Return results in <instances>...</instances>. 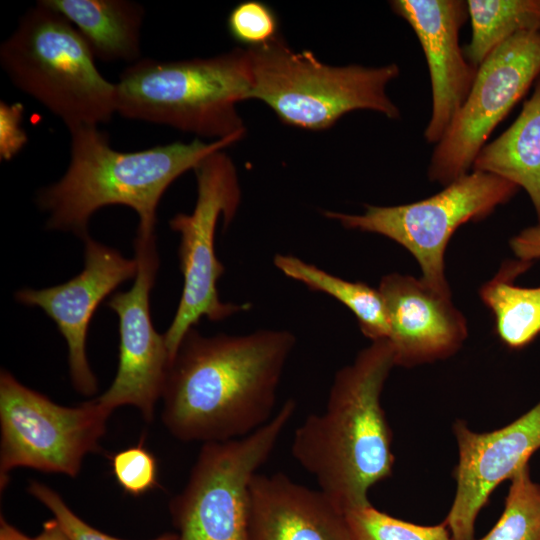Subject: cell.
<instances>
[{
  "label": "cell",
  "mask_w": 540,
  "mask_h": 540,
  "mask_svg": "<svg viewBox=\"0 0 540 540\" xmlns=\"http://www.w3.org/2000/svg\"><path fill=\"white\" fill-rule=\"evenodd\" d=\"M394 366L389 341H372L336 372L324 410L295 429L292 457L345 513L370 504V489L392 474V431L381 394Z\"/></svg>",
  "instance_id": "2"
},
{
  "label": "cell",
  "mask_w": 540,
  "mask_h": 540,
  "mask_svg": "<svg viewBox=\"0 0 540 540\" xmlns=\"http://www.w3.org/2000/svg\"><path fill=\"white\" fill-rule=\"evenodd\" d=\"M197 197L193 211L178 213L169 221L180 235L179 261L184 283L175 316L163 334L174 357L186 333L202 317L220 321L249 309V304L222 302L217 281L225 268L215 254V233L219 220L226 229L241 201L236 167L223 150L214 152L195 168Z\"/></svg>",
  "instance_id": "9"
},
{
  "label": "cell",
  "mask_w": 540,
  "mask_h": 540,
  "mask_svg": "<svg viewBox=\"0 0 540 540\" xmlns=\"http://www.w3.org/2000/svg\"><path fill=\"white\" fill-rule=\"evenodd\" d=\"M252 70L247 48L209 58H141L116 82L117 113L198 137L243 139L237 105L250 99Z\"/></svg>",
  "instance_id": "4"
},
{
  "label": "cell",
  "mask_w": 540,
  "mask_h": 540,
  "mask_svg": "<svg viewBox=\"0 0 540 540\" xmlns=\"http://www.w3.org/2000/svg\"><path fill=\"white\" fill-rule=\"evenodd\" d=\"M471 39L467 60L479 67L501 44L521 32L540 31V0H468Z\"/></svg>",
  "instance_id": "22"
},
{
  "label": "cell",
  "mask_w": 540,
  "mask_h": 540,
  "mask_svg": "<svg viewBox=\"0 0 540 540\" xmlns=\"http://www.w3.org/2000/svg\"><path fill=\"white\" fill-rule=\"evenodd\" d=\"M274 265L286 277L312 291L325 293L347 307L356 317L364 336L372 341L387 339L389 324L385 304L378 289L351 282L288 254H276Z\"/></svg>",
  "instance_id": "21"
},
{
  "label": "cell",
  "mask_w": 540,
  "mask_h": 540,
  "mask_svg": "<svg viewBox=\"0 0 540 540\" xmlns=\"http://www.w3.org/2000/svg\"><path fill=\"white\" fill-rule=\"evenodd\" d=\"M1 159H11L25 144L27 137L21 127L23 106L7 105L1 102Z\"/></svg>",
  "instance_id": "28"
},
{
  "label": "cell",
  "mask_w": 540,
  "mask_h": 540,
  "mask_svg": "<svg viewBox=\"0 0 540 540\" xmlns=\"http://www.w3.org/2000/svg\"><path fill=\"white\" fill-rule=\"evenodd\" d=\"M540 76V31L521 32L496 48L478 67L472 88L435 145L431 182L448 185L472 170L493 130Z\"/></svg>",
  "instance_id": "11"
},
{
  "label": "cell",
  "mask_w": 540,
  "mask_h": 540,
  "mask_svg": "<svg viewBox=\"0 0 540 540\" xmlns=\"http://www.w3.org/2000/svg\"><path fill=\"white\" fill-rule=\"evenodd\" d=\"M134 249L138 271L133 286L107 302L119 319L116 376L96 400L111 413L123 405L134 406L151 422L170 364L164 335L154 329L150 314V292L159 267L155 231L137 229Z\"/></svg>",
  "instance_id": "12"
},
{
  "label": "cell",
  "mask_w": 540,
  "mask_h": 540,
  "mask_svg": "<svg viewBox=\"0 0 540 540\" xmlns=\"http://www.w3.org/2000/svg\"><path fill=\"white\" fill-rule=\"evenodd\" d=\"M250 540H351L346 513L321 490L284 473H257L250 487Z\"/></svg>",
  "instance_id": "17"
},
{
  "label": "cell",
  "mask_w": 540,
  "mask_h": 540,
  "mask_svg": "<svg viewBox=\"0 0 540 540\" xmlns=\"http://www.w3.org/2000/svg\"><path fill=\"white\" fill-rule=\"evenodd\" d=\"M510 247L519 260L532 263L540 259V225L525 228L512 237Z\"/></svg>",
  "instance_id": "29"
},
{
  "label": "cell",
  "mask_w": 540,
  "mask_h": 540,
  "mask_svg": "<svg viewBox=\"0 0 540 540\" xmlns=\"http://www.w3.org/2000/svg\"><path fill=\"white\" fill-rule=\"evenodd\" d=\"M519 187L496 175L471 170L423 200L396 205H365L361 214L325 211L344 228L385 236L408 250L420 265V278L435 292L451 296L444 253L463 224L480 221L507 203Z\"/></svg>",
  "instance_id": "8"
},
{
  "label": "cell",
  "mask_w": 540,
  "mask_h": 540,
  "mask_svg": "<svg viewBox=\"0 0 540 540\" xmlns=\"http://www.w3.org/2000/svg\"><path fill=\"white\" fill-rule=\"evenodd\" d=\"M0 540H33L16 527L11 525L7 520L1 515L0 518Z\"/></svg>",
  "instance_id": "31"
},
{
  "label": "cell",
  "mask_w": 540,
  "mask_h": 540,
  "mask_svg": "<svg viewBox=\"0 0 540 540\" xmlns=\"http://www.w3.org/2000/svg\"><path fill=\"white\" fill-rule=\"evenodd\" d=\"M295 411V400L288 399L253 433L202 444L186 485L169 503L178 540H250L252 480Z\"/></svg>",
  "instance_id": "7"
},
{
  "label": "cell",
  "mask_w": 540,
  "mask_h": 540,
  "mask_svg": "<svg viewBox=\"0 0 540 540\" xmlns=\"http://www.w3.org/2000/svg\"><path fill=\"white\" fill-rule=\"evenodd\" d=\"M110 415L96 398L58 405L1 370V491L19 467L77 477L85 456L98 449Z\"/></svg>",
  "instance_id": "10"
},
{
  "label": "cell",
  "mask_w": 540,
  "mask_h": 540,
  "mask_svg": "<svg viewBox=\"0 0 540 540\" xmlns=\"http://www.w3.org/2000/svg\"><path fill=\"white\" fill-rule=\"evenodd\" d=\"M351 540H453L444 521L419 525L393 517L371 503L346 512Z\"/></svg>",
  "instance_id": "24"
},
{
  "label": "cell",
  "mask_w": 540,
  "mask_h": 540,
  "mask_svg": "<svg viewBox=\"0 0 540 540\" xmlns=\"http://www.w3.org/2000/svg\"><path fill=\"white\" fill-rule=\"evenodd\" d=\"M458 446L456 491L444 520L453 540H475V522L492 492L510 480L540 449V401L508 425L489 432L453 424Z\"/></svg>",
  "instance_id": "13"
},
{
  "label": "cell",
  "mask_w": 540,
  "mask_h": 540,
  "mask_svg": "<svg viewBox=\"0 0 540 540\" xmlns=\"http://www.w3.org/2000/svg\"><path fill=\"white\" fill-rule=\"evenodd\" d=\"M33 540H69L55 519L46 521L41 532Z\"/></svg>",
  "instance_id": "30"
},
{
  "label": "cell",
  "mask_w": 540,
  "mask_h": 540,
  "mask_svg": "<svg viewBox=\"0 0 540 540\" xmlns=\"http://www.w3.org/2000/svg\"><path fill=\"white\" fill-rule=\"evenodd\" d=\"M479 540H540V485L532 480L529 464L510 479L500 518Z\"/></svg>",
  "instance_id": "23"
},
{
  "label": "cell",
  "mask_w": 540,
  "mask_h": 540,
  "mask_svg": "<svg viewBox=\"0 0 540 540\" xmlns=\"http://www.w3.org/2000/svg\"><path fill=\"white\" fill-rule=\"evenodd\" d=\"M84 241V268L66 283L44 289L25 288L15 299L27 306L41 308L56 324L68 348L72 384L77 392L91 396L97 380L86 355V337L90 320L98 305L121 283L135 278L136 259L125 258L116 249L92 239Z\"/></svg>",
  "instance_id": "14"
},
{
  "label": "cell",
  "mask_w": 540,
  "mask_h": 540,
  "mask_svg": "<svg viewBox=\"0 0 540 540\" xmlns=\"http://www.w3.org/2000/svg\"><path fill=\"white\" fill-rule=\"evenodd\" d=\"M79 31L95 59L134 64L141 59L145 11L129 0H42Z\"/></svg>",
  "instance_id": "18"
},
{
  "label": "cell",
  "mask_w": 540,
  "mask_h": 540,
  "mask_svg": "<svg viewBox=\"0 0 540 540\" xmlns=\"http://www.w3.org/2000/svg\"><path fill=\"white\" fill-rule=\"evenodd\" d=\"M75 26L42 0L0 46L11 83L62 120L68 130L99 126L117 113L116 83L98 71Z\"/></svg>",
  "instance_id": "5"
},
{
  "label": "cell",
  "mask_w": 540,
  "mask_h": 540,
  "mask_svg": "<svg viewBox=\"0 0 540 540\" xmlns=\"http://www.w3.org/2000/svg\"><path fill=\"white\" fill-rule=\"evenodd\" d=\"M227 28L230 36L246 48L263 46L280 34L275 11L257 0L237 4L229 13Z\"/></svg>",
  "instance_id": "25"
},
{
  "label": "cell",
  "mask_w": 540,
  "mask_h": 540,
  "mask_svg": "<svg viewBox=\"0 0 540 540\" xmlns=\"http://www.w3.org/2000/svg\"><path fill=\"white\" fill-rule=\"evenodd\" d=\"M472 170L496 175L523 188L540 225V76L516 120L481 149Z\"/></svg>",
  "instance_id": "19"
},
{
  "label": "cell",
  "mask_w": 540,
  "mask_h": 540,
  "mask_svg": "<svg viewBox=\"0 0 540 540\" xmlns=\"http://www.w3.org/2000/svg\"><path fill=\"white\" fill-rule=\"evenodd\" d=\"M111 464L117 483L127 494L140 496L158 486L157 461L142 443L115 453Z\"/></svg>",
  "instance_id": "26"
},
{
  "label": "cell",
  "mask_w": 540,
  "mask_h": 540,
  "mask_svg": "<svg viewBox=\"0 0 540 540\" xmlns=\"http://www.w3.org/2000/svg\"><path fill=\"white\" fill-rule=\"evenodd\" d=\"M531 262H505L498 273L479 291L483 303L491 310L499 339L511 349H521L540 334V287H521L515 278Z\"/></svg>",
  "instance_id": "20"
},
{
  "label": "cell",
  "mask_w": 540,
  "mask_h": 540,
  "mask_svg": "<svg viewBox=\"0 0 540 540\" xmlns=\"http://www.w3.org/2000/svg\"><path fill=\"white\" fill-rule=\"evenodd\" d=\"M392 11L416 34L426 57L432 108L424 130L426 142L437 144L465 102L478 71L459 44L468 19L463 0H393Z\"/></svg>",
  "instance_id": "15"
},
{
  "label": "cell",
  "mask_w": 540,
  "mask_h": 540,
  "mask_svg": "<svg viewBox=\"0 0 540 540\" xmlns=\"http://www.w3.org/2000/svg\"><path fill=\"white\" fill-rule=\"evenodd\" d=\"M27 490L54 515V519L69 540H125L103 533L87 524L67 506L55 490L46 484L31 481ZM149 540H178V534L165 533Z\"/></svg>",
  "instance_id": "27"
},
{
  "label": "cell",
  "mask_w": 540,
  "mask_h": 540,
  "mask_svg": "<svg viewBox=\"0 0 540 540\" xmlns=\"http://www.w3.org/2000/svg\"><path fill=\"white\" fill-rule=\"evenodd\" d=\"M296 344L286 330L201 335L192 327L170 361L162 422L183 442L245 437L275 415L278 386Z\"/></svg>",
  "instance_id": "1"
},
{
  "label": "cell",
  "mask_w": 540,
  "mask_h": 540,
  "mask_svg": "<svg viewBox=\"0 0 540 540\" xmlns=\"http://www.w3.org/2000/svg\"><path fill=\"white\" fill-rule=\"evenodd\" d=\"M70 160L64 175L37 192L36 202L48 213L46 228L72 232L82 239L88 222L100 208L123 205L139 218L137 229L155 230L157 208L165 191L182 174L210 154L241 140L232 137L120 152L110 145L99 126L69 130Z\"/></svg>",
  "instance_id": "3"
},
{
  "label": "cell",
  "mask_w": 540,
  "mask_h": 540,
  "mask_svg": "<svg viewBox=\"0 0 540 540\" xmlns=\"http://www.w3.org/2000/svg\"><path fill=\"white\" fill-rule=\"evenodd\" d=\"M252 70L250 99L260 100L286 125L320 131L354 110H371L398 119L400 110L387 85L400 74L397 64L332 66L311 51L292 49L279 34L247 48Z\"/></svg>",
  "instance_id": "6"
},
{
  "label": "cell",
  "mask_w": 540,
  "mask_h": 540,
  "mask_svg": "<svg viewBox=\"0 0 540 540\" xmlns=\"http://www.w3.org/2000/svg\"><path fill=\"white\" fill-rule=\"evenodd\" d=\"M378 290L385 304L387 340L395 366L445 359L462 346L467 324L451 296L435 292L421 279L398 273L382 277Z\"/></svg>",
  "instance_id": "16"
}]
</instances>
